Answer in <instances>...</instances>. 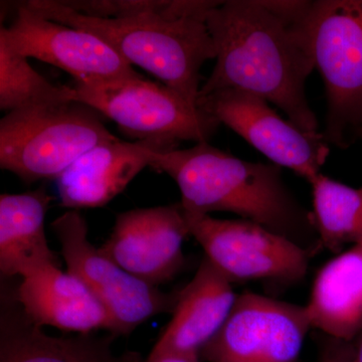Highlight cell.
Segmentation results:
<instances>
[{
    "mask_svg": "<svg viewBox=\"0 0 362 362\" xmlns=\"http://www.w3.org/2000/svg\"><path fill=\"white\" fill-rule=\"evenodd\" d=\"M303 35L325 85L324 137L347 148L362 133V0H314Z\"/></svg>",
    "mask_w": 362,
    "mask_h": 362,
    "instance_id": "4",
    "label": "cell"
},
{
    "mask_svg": "<svg viewBox=\"0 0 362 362\" xmlns=\"http://www.w3.org/2000/svg\"><path fill=\"white\" fill-rule=\"evenodd\" d=\"M361 136H362V133H361Z\"/></svg>",
    "mask_w": 362,
    "mask_h": 362,
    "instance_id": "25",
    "label": "cell"
},
{
    "mask_svg": "<svg viewBox=\"0 0 362 362\" xmlns=\"http://www.w3.org/2000/svg\"><path fill=\"white\" fill-rule=\"evenodd\" d=\"M313 218L321 247L340 254L362 240V188L343 185L320 173L310 183Z\"/></svg>",
    "mask_w": 362,
    "mask_h": 362,
    "instance_id": "19",
    "label": "cell"
},
{
    "mask_svg": "<svg viewBox=\"0 0 362 362\" xmlns=\"http://www.w3.org/2000/svg\"><path fill=\"white\" fill-rule=\"evenodd\" d=\"M2 294L0 362H138L136 354L117 356L115 335L54 337L26 315L16 298Z\"/></svg>",
    "mask_w": 362,
    "mask_h": 362,
    "instance_id": "16",
    "label": "cell"
},
{
    "mask_svg": "<svg viewBox=\"0 0 362 362\" xmlns=\"http://www.w3.org/2000/svg\"><path fill=\"white\" fill-rule=\"evenodd\" d=\"M197 107L244 138L280 168L311 183L329 156L323 133L305 132L284 120L266 100L238 90H221L199 97Z\"/></svg>",
    "mask_w": 362,
    "mask_h": 362,
    "instance_id": "10",
    "label": "cell"
},
{
    "mask_svg": "<svg viewBox=\"0 0 362 362\" xmlns=\"http://www.w3.org/2000/svg\"><path fill=\"white\" fill-rule=\"evenodd\" d=\"M233 283L204 257L192 280L180 293L170 322L147 361L173 354H199L211 341L235 304Z\"/></svg>",
    "mask_w": 362,
    "mask_h": 362,
    "instance_id": "14",
    "label": "cell"
},
{
    "mask_svg": "<svg viewBox=\"0 0 362 362\" xmlns=\"http://www.w3.org/2000/svg\"><path fill=\"white\" fill-rule=\"evenodd\" d=\"M61 1V0H59ZM78 13L104 18L163 16L168 18H201L221 1L209 0H62Z\"/></svg>",
    "mask_w": 362,
    "mask_h": 362,
    "instance_id": "21",
    "label": "cell"
},
{
    "mask_svg": "<svg viewBox=\"0 0 362 362\" xmlns=\"http://www.w3.org/2000/svg\"><path fill=\"white\" fill-rule=\"evenodd\" d=\"M206 23L216 45V65L199 97L243 90L275 105L305 132L319 133L305 90L315 66L300 33L262 0L221 1Z\"/></svg>",
    "mask_w": 362,
    "mask_h": 362,
    "instance_id": "1",
    "label": "cell"
},
{
    "mask_svg": "<svg viewBox=\"0 0 362 362\" xmlns=\"http://www.w3.org/2000/svg\"><path fill=\"white\" fill-rule=\"evenodd\" d=\"M188 235L180 202L131 209L117 214L110 237L100 249L131 275L158 287L185 268L182 247Z\"/></svg>",
    "mask_w": 362,
    "mask_h": 362,
    "instance_id": "12",
    "label": "cell"
},
{
    "mask_svg": "<svg viewBox=\"0 0 362 362\" xmlns=\"http://www.w3.org/2000/svg\"><path fill=\"white\" fill-rule=\"evenodd\" d=\"M356 340V342H354V361H356V362H362V331Z\"/></svg>",
    "mask_w": 362,
    "mask_h": 362,
    "instance_id": "24",
    "label": "cell"
},
{
    "mask_svg": "<svg viewBox=\"0 0 362 362\" xmlns=\"http://www.w3.org/2000/svg\"><path fill=\"white\" fill-rule=\"evenodd\" d=\"M173 149L153 140L98 145L57 178L62 206L74 211L106 206L150 166L154 151Z\"/></svg>",
    "mask_w": 362,
    "mask_h": 362,
    "instance_id": "13",
    "label": "cell"
},
{
    "mask_svg": "<svg viewBox=\"0 0 362 362\" xmlns=\"http://www.w3.org/2000/svg\"><path fill=\"white\" fill-rule=\"evenodd\" d=\"M16 298L26 315L40 325L90 334L98 330L113 334L111 317L99 300L73 274L49 264L23 276Z\"/></svg>",
    "mask_w": 362,
    "mask_h": 362,
    "instance_id": "15",
    "label": "cell"
},
{
    "mask_svg": "<svg viewBox=\"0 0 362 362\" xmlns=\"http://www.w3.org/2000/svg\"><path fill=\"white\" fill-rule=\"evenodd\" d=\"M28 59L0 42V109L2 111L7 114L77 102L73 87L49 82L30 66Z\"/></svg>",
    "mask_w": 362,
    "mask_h": 362,
    "instance_id": "20",
    "label": "cell"
},
{
    "mask_svg": "<svg viewBox=\"0 0 362 362\" xmlns=\"http://www.w3.org/2000/svg\"><path fill=\"white\" fill-rule=\"evenodd\" d=\"M76 101L108 117L131 137L176 148L209 141L221 123L168 88L142 77L74 82Z\"/></svg>",
    "mask_w": 362,
    "mask_h": 362,
    "instance_id": "6",
    "label": "cell"
},
{
    "mask_svg": "<svg viewBox=\"0 0 362 362\" xmlns=\"http://www.w3.org/2000/svg\"><path fill=\"white\" fill-rule=\"evenodd\" d=\"M66 271L82 281L103 305L113 322V335H129L142 323L162 313H173L178 293L162 292L117 265L90 244L88 225L78 211L62 214L51 223Z\"/></svg>",
    "mask_w": 362,
    "mask_h": 362,
    "instance_id": "7",
    "label": "cell"
},
{
    "mask_svg": "<svg viewBox=\"0 0 362 362\" xmlns=\"http://www.w3.org/2000/svg\"><path fill=\"white\" fill-rule=\"evenodd\" d=\"M0 42L25 58L58 66L74 82L141 77L96 35L47 20L26 2L18 4L13 23L0 30Z\"/></svg>",
    "mask_w": 362,
    "mask_h": 362,
    "instance_id": "11",
    "label": "cell"
},
{
    "mask_svg": "<svg viewBox=\"0 0 362 362\" xmlns=\"http://www.w3.org/2000/svg\"><path fill=\"white\" fill-rule=\"evenodd\" d=\"M310 329L306 306L244 291L199 356L207 362H297Z\"/></svg>",
    "mask_w": 362,
    "mask_h": 362,
    "instance_id": "9",
    "label": "cell"
},
{
    "mask_svg": "<svg viewBox=\"0 0 362 362\" xmlns=\"http://www.w3.org/2000/svg\"><path fill=\"white\" fill-rule=\"evenodd\" d=\"M116 140L78 102L11 112L0 121V168L25 183L57 180L86 152Z\"/></svg>",
    "mask_w": 362,
    "mask_h": 362,
    "instance_id": "5",
    "label": "cell"
},
{
    "mask_svg": "<svg viewBox=\"0 0 362 362\" xmlns=\"http://www.w3.org/2000/svg\"><path fill=\"white\" fill-rule=\"evenodd\" d=\"M305 306L312 328L354 342L362 331V240L320 269Z\"/></svg>",
    "mask_w": 362,
    "mask_h": 362,
    "instance_id": "17",
    "label": "cell"
},
{
    "mask_svg": "<svg viewBox=\"0 0 362 362\" xmlns=\"http://www.w3.org/2000/svg\"><path fill=\"white\" fill-rule=\"evenodd\" d=\"M52 201L44 187L25 194L0 195V272L4 278L23 277L49 264L59 265L45 228Z\"/></svg>",
    "mask_w": 362,
    "mask_h": 362,
    "instance_id": "18",
    "label": "cell"
},
{
    "mask_svg": "<svg viewBox=\"0 0 362 362\" xmlns=\"http://www.w3.org/2000/svg\"><path fill=\"white\" fill-rule=\"evenodd\" d=\"M190 235L230 282L270 281L294 285L306 277L314 252L268 228L243 220L185 213Z\"/></svg>",
    "mask_w": 362,
    "mask_h": 362,
    "instance_id": "8",
    "label": "cell"
},
{
    "mask_svg": "<svg viewBox=\"0 0 362 362\" xmlns=\"http://www.w3.org/2000/svg\"><path fill=\"white\" fill-rule=\"evenodd\" d=\"M150 168L175 181L185 213L238 214L314 254L322 247L313 214L293 197L276 164L242 160L206 141L157 150Z\"/></svg>",
    "mask_w": 362,
    "mask_h": 362,
    "instance_id": "2",
    "label": "cell"
},
{
    "mask_svg": "<svg viewBox=\"0 0 362 362\" xmlns=\"http://www.w3.org/2000/svg\"><path fill=\"white\" fill-rule=\"evenodd\" d=\"M319 362H356L354 342L343 341L325 335Z\"/></svg>",
    "mask_w": 362,
    "mask_h": 362,
    "instance_id": "22",
    "label": "cell"
},
{
    "mask_svg": "<svg viewBox=\"0 0 362 362\" xmlns=\"http://www.w3.org/2000/svg\"><path fill=\"white\" fill-rule=\"evenodd\" d=\"M146 362H201V356L197 352L194 354H166Z\"/></svg>",
    "mask_w": 362,
    "mask_h": 362,
    "instance_id": "23",
    "label": "cell"
},
{
    "mask_svg": "<svg viewBox=\"0 0 362 362\" xmlns=\"http://www.w3.org/2000/svg\"><path fill=\"white\" fill-rule=\"evenodd\" d=\"M47 20L96 35L129 65L144 69L197 106L204 64L216 59L213 37L201 18L85 16L58 0L26 1Z\"/></svg>",
    "mask_w": 362,
    "mask_h": 362,
    "instance_id": "3",
    "label": "cell"
}]
</instances>
